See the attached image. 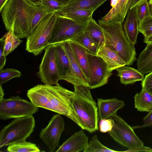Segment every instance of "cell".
<instances>
[{
  "label": "cell",
  "instance_id": "obj_1",
  "mask_svg": "<svg viewBox=\"0 0 152 152\" xmlns=\"http://www.w3.org/2000/svg\"><path fill=\"white\" fill-rule=\"evenodd\" d=\"M75 94L74 91L59 84H38L28 90L27 95L30 101L38 107L64 115L80 127L72 106V99Z\"/></svg>",
  "mask_w": 152,
  "mask_h": 152
},
{
  "label": "cell",
  "instance_id": "obj_2",
  "mask_svg": "<svg viewBox=\"0 0 152 152\" xmlns=\"http://www.w3.org/2000/svg\"><path fill=\"white\" fill-rule=\"evenodd\" d=\"M38 7L26 0H9L0 12L6 29L14 24V31L19 38H27L31 21Z\"/></svg>",
  "mask_w": 152,
  "mask_h": 152
},
{
  "label": "cell",
  "instance_id": "obj_3",
  "mask_svg": "<svg viewBox=\"0 0 152 152\" xmlns=\"http://www.w3.org/2000/svg\"><path fill=\"white\" fill-rule=\"evenodd\" d=\"M104 37V46L113 50L123 60L126 65L133 64L137 60L134 45L129 41L120 21L104 22L98 20Z\"/></svg>",
  "mask_w": 152,
  "mask_h": 152
},
{
  "label": "cell",
  "instance_id": "obj_4",
  "mask_svg": "<svg viewBox=\"0 0 152 152\" xmlns=\"http://www.w3.org/2000/svg\"><path fill=\"white\" fill-rule=\"evenodd\" d=\"M74 88L72 106L80 127L91 133L94 132L98 130L99 115L90 89L84 86H74Z\"/></svg>",
  "mask_w": 152,
  "mask_h": 152
},
{
  "label": "cell",
  "instance_id": "obj_5",
  "mask_svg": "<svg viewBox=\"0 0 152 152\" xmlns=\"http://www.w3.org/2000/svg\"><path fill=\"white\" fill-rule=\"evenodd\" d=\"M35 122L33 115L15 118L0 132V148L26 140L34 131Z\"/></svg>",
  "mask_w": 152,
  "mask_h": 152
},
{
  "label": "cell",
  "instance_id": "obj_6",
  "mask_svg": "<svg viewBox=\"0 0 152 152\" xmlns=\"http://www.w3.org/2000/svg\"><path fill=\"white\" fill-rule=\"evenodd\" d=\"M58 15L48 14L39 22L31 35L28 37L26 50L37 56L49 45V41Z\"/></svg>",
  "mask_w": 152,
  "mask_h": 152
},
{
  "label": "cell",
  "instance_id": "obj_7",
  "mask_svg": "<svg viewBox=\"0 0 152 152\" xmlns=\"http://www.w3.org/2000/svg\"><path fill=\"white\" fill-rule=\"evenodd\" d=\"M38 107L18 95L0 101V119L6 120L30 116L37 112Z\"/></svg>",
  "mask_w": 152,
  "mask_h": 152
},
{
  "label": "cell",
  "instance_id": "obj_8",
  "mask_svg": "<svg viewBox=\"0 0 152 152\" xmlns=\"http://www.w3.org/2000/svg\"><path fill=\"white\" fill-rule=\"evenodd\" d=\"M87 24L81 23L58 15L53 29L49 45L71 40L84 31Z\"/></svg>",
  "mask_w": 152,
  "mask_h": 152
},
{
  "label": "cell",
  "instance_id": "obj_9",
  "mask_svg": "<svg viewBox=\"0 0 152 152\" xmlns=\"http://www.w3.org/2000/svg\"><path fill=\"white\" fill-rule=\"evenodd\" d=\"M109 118L113 120V125L112 130L108 133L115 141L128 148L144 145L133 128L121 117L116 114Z\"/></svg>",
  "mask_w": 152,
  "mask_h": 152
},
{
  "label": "cell",
  "instance_id": "obj_10",
  "mask_svg": "<svg viewBox=\"0 0 152 152\" xmlns=\"http://www.w3.org/2000/svg\"><path fill=\"white\" fill-rule=\"evenodd\" d=\"M89 77L88 87L91 89L101 87L108 82L112 75L103 58L97 55L87 52Z\"/></svg>",
  "mask_w": 152,
  "mask_h": 152
},
{
  "label": "cell",
  "instance_id": "obj_11",
  "mask_svg": "<svg viewBox=\"0 0 152 152\" xmlns=\"http://www.w3.org/2000/svg\"><path fill=\"white\" fill-rule=\"evenodd\" d=\"M37 75L44 84L58 85L61 80L57 65L54 47L50 45L45 53L39 67Z\"/></svg>",
  "mask_w": 152,
  "mask_h": 152
},
{
  "label": "cell",
  "instance_id": "obj_12",
  "mask_svg": "<svg viewBox=\"0 0 152 152\" xmlns=\"http://www.w3.org/2000/svg\"><path fill=\"white\" fill-rule=\"evenodd\" d=\"M64 119L61 114H55L40 132V138L50 152H53L58 146L61 134L64 130Z\"/></svg>",
  "mask_w": 152,
  "mask_h": 152
},
{
  "label": "cell",
  "instance_id": "obj_13",
  "mask_svg": "<svg viewBox=\"0 0 152 152\" xmlns=\"http://www.w3.org/2000/svg\"><path fill=\"white\" fill-rule=\"evenodd\" d=\"M53 45L55 48L56 63L61 80L71 83L72 72L71 63L62 43Z\"/></svg>",
  "mask_w": 152,
  "mask_h": 152
},
{
  "label": "cell",
  "instance_id": "obj_14",
  "mask_svg": "<svg viewBox=\"0 0 152 152\" xmlns=\"http://www.w3.org/2000/svg\"><path fill=\"white\" fill-rule=\"evenodd\" d=\"M88 138L82 130L75 132L66 140L56 152H79L83 151L88 143Z\"/></svg>",
  "mask_w": 152,
  "mask_h": 152
},
{
  "label": "cell",
  "instance_id": "obj_15",
  "mask_svg": "<svg viewBox=\"0 0 152 152\" xmlns=\"http://www.w3.org/2000/svg\"><path fill=\"white\" fill-rule=\"evenodd\" d=\"M62 43L71 63L72 72L71 84L74 86H84L88 87V80L74 56L69 41Z\"/></svg>",
  "mask_w": 152,
  "mask_h": 152
},
{
  "label": "cell",
  "instance_id": "obj_16",
  "mask_svg": "<svg viewBox=\"0 0 152 152\" xmlns=\"http://www.w3.org/2000/svg\"><path fill=\"white\" fill-rule=\"evenodd\" d=\"M98 112L101 119H107L116 114L117 111L125 105L124 102L115 98L107 99H97Z\"/></svg>",
  "mask_w": 152,
  "mask_h": 152
},
{
  "label": "cell",
  "instance_id": "obj_17",
  "mask_svg": "<svg viewBox=\"0 0 152 152\" xmlns=\"http://www.w3.org/2000/svg\"><path fill=\"white\" fill-rule=\"evenodd\" d=\"M123 25L125 34L129 42L134 45L138 34L139 20L135 7L130 9Z\"/></svg>",
  "mask_w": 152,
  "mask_h": 152
},
{
  "label": "cell",
  "instance_id": "obj_18",
  "mask_svg": "<svg viewBox=\"0 0 152 152\" xmlns=\"http://www.w3.org/2000/svg\"><path fill=\"white\" fill-rule=\"evenodd\" d=\"M133 1V0H119L117 5L112 7L100 20L104 22L120 21L123 23Z\"/></svg>",
  "mask_w": 152,
  "mask_h": 152
},
{
  "label": "cell",
  "instance_id": "obj_19",
  "mask_svg": "<svg viewBox=\"0 0 152 152\" xmlns=\"http://www.w3.org/2000/svg\"><path fill=\"white\" fill-rule=\"evenodd\" d=\"M107 0H73L64 5L55 13L57 14L79 9L95 10Z\"/></svg>",
  "mask_w": 152,
  "mask_h": 152
},
{
  "label": "cell",
  "instance_id": "obj_20",
  "mask_svg": "<svg viewBox=\"0 0 152 152\" xmlns=\"http://www.w3.org/2000/svg\"><path fill=\"white\" fill-rule=\"evenodd\" d=\"M96 55L100 56L104 61L110 72H112L121 66L126 65L125 61L118 54L105 46L98 50Z\"/></svg>",
  "mask_w": 152,
  "mask_h": 152
},
{
  "label": "cell",
  "instance_id": "obj_21",
  "mask_svg": "<svg viewBox=\"0 0 152 152\" xmlns=\"http://www.w3.org/2000/svg\"><path fill=\"white\" fill-rule=\"evenodd\" d=\"M116 70L120 77V83L125 85L142 81L144 77V74L138 70L126 65L121 66Z\"/></svg>",
  "mask_w": 152,
  "mask_h": 152
},
{
  "label": "cell",
  "instance_id": "obj_22",
  "mask_svg": "<svg viewBox=\"0 0 152 152\" xmlns=\"http://www.w3.org/2000/svg\"><path fill=\"white\" fill-rule=\"evenodd\" d=\"M69 41L74 56L88 80V84L89 74L86 50L78 43L72 40Z\"/></svg>",
  "mask_w": 152,
  "mask_h": 152
},
{
  "label": "cell",
  "instance_id": "obj_23",
  "mask_svg": "<svg viewBox=\"0 0 152 152\" xmlns=\"http://www.w3.org/2000/svg\"><path fill=\"white\" fill-rule=\"evenodd\" d=\"M137 69L143 74L152 72V42L147 44L137 60Z\"/></svg>",
  "mask_w": 152,
  "mask_h": 152
},
{
  "label": "cell",
  "instance_id": "obj_24",
  "mask_svg": "<svg viewBox=\"0 0 152 152\" xmlns=\"http://www.w3.org/2000/svg\"><path fill=\"white\" fill-rule=\"evenodd\" d=\"M85 31L89 37L98 45L99 49L104 45V38L102 29L92 18L88 23Z\"/></svg>",
  "mask_w": 152,
  "mask_h": 152
},
{
  "label": "cell",
  "instance_id": "obj_25",
  "mask_svg": "<svg viewBox=\"0 0 152 152\" xmlns=\"http://www.w3.org/2000/svg\"><path fill=\"white\" fill-rule=\"evenodd\" d=\"M134 107L140 112H149L152 109V95L142 88L134 96Z\"/></svg>",
  "mask_w": 152,
  "mask_h": 152
},
{
  "label": "cell",
  "instance_id": "obj_26",
  "mask_svg": "<svg viewBox=\"0 0 152 152\" xmlns=\"http://www.w3.org/2000/svg\"><path fill=\"white\" fill-rule=\"evenodd\" d=\"M95 10L88 9H79L57 14L81 23L86 24L92 18Z\"/></svg>",
  "mask_w": 152,
  "mask_h": 152
},
{
  "label": "cell",
  "instance_id": "obj_27",
  "mask_svg": "<svg viewBox=\"0 0 152 152\" xmlns=\"http://www.w3.org/2000/svg\"><path fill=\"white\" fill-rule=\"evenodd\" d=\"M83 47L87 52L96 55L99 50L98 45L88 35L85 31L82 32L71 40Z\"/></svg>",
  "mask_w": 152,
  "mask_h": 152
},
{
  "label": "cell",
  "instance_id": "obj_28",
  "mask_svg": "<svg viewBox=\"0 0 152 152\" xmlns=\"http://www.w3.org/2000/svg\"><path fill=\"white\" fill-rule=\"evenodd\" d=\"M14 26L13 23L10 29L4 35L5 38L4 50L6 56L16 49L23 41L15 35Z\"/></svg>",
  "mask_w": 152,
  "mask_h": 152
},
{
  "label": "cell",
  "instance_id": "obj_29",
  "mask_svg": "<svg viewBox=\"0 0 152 152\" xmlns=\"http://www.w3.org/2000/svg\"><path fill=\"white\" fill-rule=\"evenodd\" d=\"M9 152H39L40 150L33 143L24 140L9 145L7 149Z\"/></svg>",
  "mask_w": 152,
  "mask_h": 152
},
{
  "label": "cell",
  "instance_id": "obj_30",
  "mask_svg": "<svg viewBox=\"0 0 152 152\" xmlns=\"http://www.w3.org/2000/svg\"><path fill=\"white\" fill-rule=\"evenodd\" d=\"M83 152H120L109 148L105 146L99 141L95 134L91 138Z\"/></svg>",
  "mask_w": 152,
  "mask_h": 152
},
{
  "label": "cell",
  "instance_id": "obj_31",
  "mask_svg": "<svg viewBox=\"0 0 152 152\" xmlns=\"http://www.w3.org/2000/svg\"><path fill=\"white\" fill-rule=\"evenodd\" d=\"M51 13L41 6H38L37 10L32 20L28 37L31 35L40 21L48 14Z\"/></svg>",
  "mask_w": 152,
  "mask_h": 152
},
{
  "label": "cell",
  "instance_id": "obj_32",
  "mask_svg": "<svg viewBox=\"0 0 152 152\" xmlns=\"http://www.w3.org/2000/svg\"><path fill=\"white\" fill-rule=\"evenodd\" d=\"M21 75V72L15 69L7 68L0 70V86L11 79Z\"/></svg>",
  "mask_w": 152,
  "mask_h": 152
},
{
  "label": "cell",
  "instance_id": "obj_33",
  "mask_svg": "<svg viewBox=\"0 0 152 152\" xmlns=\"http://www.w3.org/2000/svg\"><path fill=\"white\" fill-rule=\"evenodd\" d=\"M139 32L144 37V39L152 35V15L145 18L142 21L139 22Z\"/></svg>",
  "mask_w": 152,
  "mask_h": 152
},
{
  "label": "cell",
  "instance_id": "obj_34",
  "mask_svg": "<svg viewBox=\"0 0 152 152\" xmlns=\"http://www.w3.org/2000/svg\"><path fill=\"white\" fill-rule=\"evenodd\" d=\"M139 22L145 18L151 15L148 0H144L135 7Z\"/></svg>",
  "mask_w": 152,
  "mask_h": 152
},
{
  "label": "cell",
  "instance_id": "obj_35",
  "mask_svg": "<svg viewBox=\"0 0 152 152\" xmlns=\"http://www.w3.org/2000/svg\"><path fill=\"white\" fill-rule=\"evenodd\" d=\"M64 5L56 0H42L41 6L50 12H56Z\"/></svg>",
  "mask_w": 152,
  "mask_h": 152
},
{
  "label": "cell",
  "instance_id": "obj_36",
  "mask_svg": "<svg viewBox=\"0 0 152 152\" xmlns=\"http://www.w3.org/2000/svg\"><path fill=\"white\" fill-rule=\"evenodd\" d=\"M113 125V120L108 118L100 120L99 124L100 131L102 133L109 132L111 131Z\"/></svg>",
  "mask_w": 152,
  "mask_h": 152
},
{
  "label": "cell",
  "instance_id": "obj_37",
  "mask_svg": "<svg viewBox=\"0 0 152 152\" xmlns=\"http://www.w3.org/2000/svg\"><path fill=\"white\" fill-rule=\"evenodd\" d=\"M142 88L152 95V72L145 75L141 83Z\"/></svg>",
  "mask_w": 152,
  "mask_h": 152
},
{
  "label": "cell",
  "instance_id": "obj_38",
  "mask_svg": "<svg viewBox=\"0 0 152 152\" xmlns=\"http://www.w3.org/2000/svg\"><path fill=\"white\" fill-rule=\"evenodd\" d=\"M5 38L4 35L0 39V70L5 66L6 60L4 50Z\"/></svg>",
  "mask_w": 152,
  "mask_h": 152
},
{
  "label": "cell",
  "instance_id": "obj_39",
  "mask_svg": "<svg viewBox=\"0 0 152 152\" xmlns=\"http://www.w3.org/2000/svg\"><path fill=\"white\" fill-rule=\"evenodd\" d=\"M143 124L140 126L132 127L134 128H141L152 126V109L143 118Z\"/></svg>",
  "mask_w": 152,
  "mask_h": 152
},
{
  "label": "cell",
  "instance_id": "obj_40",
  "mask_svg": "<svg viewBox=\"0 0 152 152\" xmlns=\"http://www.w3.org/2000/svg\"><path fill=\"white\" fill-rule=\"evenodd\" d=\"M145 151L152 152V149L150 147L143 145L139 146L128 148V149L124 152H138Z\"/></svg>",
  "mask_w": 152,
  "mask_h": 152
},
{
  "label": "cell",
  "instance_id": "obj_41",
  "mask_svg": "<svg viewBox=\"0 0 152 152\" xmlns=\"http://www.w3.org/2000/svg\"><path fill=\"white\" fill-rule=\"evenodd\" d=\"M31 4L35 6H39L42 4V0H26Z\"/></svg>",
  "mask_w": 152,
  "mask_h": 152
},
{
  "label": "cell",
  "instance_id": "obj_42",
  "mask_svg": "<svg viewBox=\"0 0 152 152\" xmlns=\"http://www.w3.org/2000/svg\"><path fill=\"white\" fill-rule=\"evenodd\" d=\"M144 0H133L130 9L135 7L137 5Z\"/></svg>",
  "mask_w": 152,
  "mask_h": 152
},
{
  "label": "cell",
  "instance_id": "obj_43",
  "mask_svg": "<svg viewBox=\"0 0 152 152\" xmlns=\"http://www.w3.org/2000/svg\"><path fill=\"white\" fill-rule=\"evenodd\" d=\"M9 0H0V12Z\"/></svg>",
  "mask_w": 152,
  "mask_h": 152
},
{
  "label": "cell",
  "instance_id": "obj_44",
  "mask_svg": "<svg viewBox=\"0 0 152 152\" xmlns=\"http://www.w3.org/2000/svg\"><path fill=\"white\" fill-rule=\"evenodd\" d=\"M143 42L146 44L152 42V35L149 36L147 39H144Z\"/></svg>",
  "mask_w": 152,
  "mask_h": 152
},
{
  "label": "cell",
  "instance_id": "obj_45",
  "mask_svg": "<svg viewBox=\"0 0 152 152\" xmlns=\"http://www.w3.org/2000/svg\"><path fill=\"white\" fill-rule=\"evenodd\" d=\"M119 0H111L110 5L112 7L115 6L117 4Z\"/></svg>",
  "mask_w": 152,
  "mask_h": 152
},
{
  "label": "cell",
  "instance_id": "obj_46",
  "mask_svg": "<svg viewBox=\"0 0 152 152\" xmlns=\"http://www.w3.org/2000/svg\"><path fill=\"white\" fill-rule=\"evenodd\" d=\"M4 95V90L2 88V86H0V101L4 98L3 96Z\"/></svg>",
  "mask_w": 152,
  "mask_h": 152
},
{
  "label": "cell",
  "instance_id": "obj_47",
  "mask_svg": "<svg viewBox=\"0 0 152 152\" xmlns=\"http://www.w3.org/2000/svg\"><path fill=\"white\" fill-rule=\"evenodd\" d=\"M57 1H58L63 4L64 5H65L69 2L72 1L73 0H56Z\"/></svg>",
  "mask_w": 152,
  "mask_h": 152
},
{
  "label": "cell",
  "instance_id": "obj_48",
  "mask_svg": "<svg viewBox=\"0 0 152 152\" xmlns=\"http://www.w3.org/2000/svg\"><path fill=\"white\" fill-rule=\"evenodd\" d=\"M148 3L150 7H152V0H149Z\"/></svg>",
  "mask_w": 152,
  "mask_h": 152
},
{
  "label": "cell",
  "instance_id": "obj_49",
  "mask_svg": "<svg viewBox=\"0 0 152 152\" xmlns=\"http://www.w3.org/2000/svg\"><path fill=\"white\" fill-rule=\"evenodd\" d=\"M150 12L151 15H152V7L150 8Z\"/></svg>",
  "mask_w": 152,
  "mask_h": 152
}]
</instances>
